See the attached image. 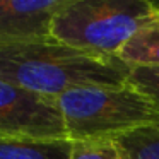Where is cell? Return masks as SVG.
<instances>
[{"label": "cell", "instance_id": "obj_5", "mask_svg": "<svg viewBox=\"0 0 159 159\" xmlns=\"http://www.w3.org/2000/svg\"><path fill=\"white\" fill-rule=\"evenodd\" d=\"M67 0H0V45L52 38V24Z\"/></svg>", "mask_w": 159, "mask_h": 159}, {"label": "cell", "instance_id": "obj_7", "mask_svg": "<svg viewBox=\"0 0 159 159\" xmlns=\"http://www.w3.org/2000/svg\"><path fill=\"white\" fill-rule=\"evenodd\" d=\"M118 58L130 67H159V11L132 36Z\"/></svg>", "mask_w": 159, "mask_h": 159}, {"label": "cell", "instance_id": "obj_8", "mask_svg": "<svg viewBox=\"0 0 159 159\" xmlns=\"http://www.w3.org/2000/svg\"><path fill=\"white\" fill-rule=\"evenodd\" d=\"M127 159H159V125L140 127L116 137Z\"/></svg>", "mask_w": 159, "mask_h": 159}, {"label": "cell", "instance_id": "obj_9", "mask_svg": "<svg viewBox=\"0 0 159 159\" xmlns=\"http://www.w3.org/2000/svg\"><path fill=\"white\" fill-rule=\"evenodd\" d=\"M72 156L70 159H127L116 139H82L72 140Z\"/></svg>", "mask_w": 159, "mask_h": 159}, {"label": "cell", "instance_id": "obj_2", "mask_svg": "<svg viewBox=\"0 0 159 159\" xmlns=\"http://www.w3.org/2000/svg\"><path fill=\"white\" fill-rule=\"evenodd\" d=\"M159 11L147 0H67L52 24L57 41L103 58H115Z\"/></svg>", "mask_w": 159, "mask_h": 159}, {"label": "cell", "instance_id": "obj_6", "mask_svg": "<svg viewBox=\"0 0 159 159\" xmlns=\"http://www.w3.org/2000/svg\"><path fill=\"white\" fill-rule=\"evenodd\" d=\"M70 139H34L0 135V159H70Z\"/></svg>", "mask_w": 159, "mask_h": 159}, {"label": "cell", "instance_id": "obj_1", "mask_svg": "<svg viewBox=\"0 0 159 159\" xmlns=\"http://www.w3.org/2000/svg\"><path fill=\"white\" fill-rule=\"evenodd\" d=\"M128 74L130 65L118 57L91 55L55 38L0 45V79L48 98L79 87L121 86Z\"/></svg>", "mask_w": 159, "mask_h": 159}, {"label": "cell", "instance_id": "obj_10", "mask_svg": "<svg viewBox=\"0 0 159 159\" xmlns=\"http://www.w3.org/2000/svg\"><path fill=\"white\" fill-rule=\"evenodd\" d=\"M127 84L144 94L159 110V67H130Z\"/></svg>", "mask_w": 159, "mask_h": 159}, {"label": "cell", "instance_id": "obj_3", "mask_svg": "<svg viewBox=\"0 0 159 159\" xmlns=\"http://www.w3.org/2000/svg\"><path fill=\"white\" fill-rule=\"evenodd\" d=\"M57 99L70 140L116 139L135 128L159 125V110L127 82L121 86L79 87Z\"/></svg>", "mask_w": 159, "mask_h": 159}, {"label": "cell", "instance_id": "obj_4", "mask_svg": "<svg viewBox=\"0 0 159 159\" xmlns=\"http://www.w3.org/2000/svg\"><path fill=\"white\" fill-rule=\"evenodd\" d=\"M0 135L69 139L57 98H48L0 79Z\"/></svg>", "mask_w": 159, "mask_h": 159}]
</instances>
